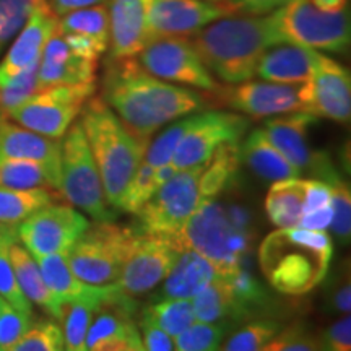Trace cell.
I'll use <instances>...</instances> for the list:
<instances>
[{"label":"cell","mask_w":351,"mask_h":351,"mask_svg":"<svg viewBox=\"0 0 351 351\" xmlns=\"http://www.w3.org/2000/svg\"><path fill=\"white\" fill-rule=\"evenodd\" d=\"M179 249L163 236H135L116 285L130 296L143 295L168 276Z\"/></svg>","instance_id":"obj_17"},{"label":"cell","mask_w":351,"mask_h":351,"mask_svg":"<svg viewBox=\"0 0 351 351\" xmlns=\"http://www.w3.org/2000/svg\"><path fill=\"white\" fill-rule=\"evenodd\" d=\"M280 324L274 320H256L247 326L239 328L232 333L225 341V345L219 346V350L225 351H258L265 348V345L274 339L280 332Z\"/></svg>","instance_id":"obj_41"},{"label":"cell","mask_w":351,"mask_h":351,"mask_svg":"<svg viewBox=\"0 0 351 351\" xmlns=\"http://www.w3.org/2000/svg\"><path fill=\"white\" fill-rule=\"evenodd\" d=\"M333 254L326 231L278 228L258 247V265L271 288L283 295L301 296L326 278Z\"/></svg>","instance_id":"obj_3"},{"label":"cell","mask_w":351,"mask_h":351,"mask_svg":"<svg viewBox=\"0 0 351 351\" xmlns=\"http://www.w3.org/2000/svg\"><path fill=\"white\" fill-rule=\"evenodd\" d=\"M232 13L234 8L226 0H152L145 23L147 44L160 38L191 36Z\"/></svg>","instance_id":"obj_15"},{"label":"cell","mask_w":351,"mask_h":351,"mask_svg":"<svg viewBox=\"0 0 351 351\" xmlns=\"http://www.w3.org/2000/svg\"><path fill=\"white\" fill-rule=\"evenodd\" d=\"M155 191V166L143 160L122 192L116 210L130 215L138 213L143 205L152 199Z\"/></svg>","instance_id":"obj_39"},{"label":"cell","mask_w":351,"mask_h":351,"mask_svg":"<svg viewBox=\"0 0 351 351\" xmlns=\"http://www.w3.org/2000/svg\"><path fill=\"white\" fill-rule=\"evenodd\" d=\"M269 15H226L195 33L192 46L208 72L238 85L256 75L263 52L278 44Z\"/></svg>","instance_id":"obj_2"},{"label":"cell","mask_w":351,"mask_h":351,"mask_svg":"<svg viewBox=\"0 0 351 351\" xmlns=\"http://www.w3.org/2000/svg\"><path fill=\"white\" fill-rule=\"evenodd\" d=\"M152 0H111L109 49L111 59L135 57L147 44L145 23Z\"/></svg>","instance_id":"obj_22"},{"label":"cell","mask_w":351,"mask_h":351,"mask_svg":"<svg viewBox=\"0 0 351 351\" xmlns=\"http://www.w3.org/2000/svg\"><path fill=\"white\" fill-rule=\"evenodd\" d=\"M205 165L179 169L168 182L158 187L152 199L135 213L137 234L176 239L200 200V176Z\"/></svg>","instance_id":"obj_9"},{"label":"cell","mask_w":351,"mask_h":351,"mask_svg":"<svg viewBox=\"0 0 351 351\" xmlns=\"http://www.w3.org/2000/svg\"><path fill=\"white\" fill-rule=\"evenodd\" d=\"M306 179L289 178L275 181L265 197L267 217L276 228H296L304 207Z\"/></svg>","instance_id":"obj_30"},{"label":"cell","mask_w":351,"mask_h":351,"mask_svg":"<svg viewBox=\"0 0 351 351\" xmlns=\"http://www.w3.org/2000/svg\"><path fill=\"white\" fill-rule=\"evenodd\" d=\"M142 315L163 328L171 337L179 335L195 322L192 301L184 298H160L145 307Z\"/></svg>","instance_id":"obj_35"},{"label":"cell","mask_w":351,"mask_h":351,"mask_svg":"<svg viewBox=\"0 0 351 351\" xmlns=\"http://www.w3.org/2000/svg\"><path fill=\"white\" fill-rule=\"evenodd\" d=\"M241 161L267 181L300 178L301 173L274 147L263 129H256L239 143Z\"/></svg>","instance_id":"obj_29"},{"label":"cell","mask_w":351,"mask_h":351,"mask_svg":"<svg viewBox=\"0 0 351 351\" xmlns=\"http://www.w3.org/2000/svg\"><path fill=\"white\" fill-rule=\"evenodd\" d=\"M16 238H19L16 228L0 226V296L21 313L33 314L32 302L26 300L23 291L20 289L10 261V244Z\"/></svg>","instance_id":"obj_36"},{"label":"cell","mask_w":351,"mask_h":351,"mask_svg":"<svg viewBox=\"0 0 351 351\" xmlns=\"http://www.w3.org/2000/svg\"><path fill=\"white\" fill-rule=\"evenodd\" d=\"M101 98L130 134L142 140H150L163 125L205 108L200 93L152 75L134 57H109Z\"/></svg>","instance_id":"obj_1"},{"label":"cell","mask_w":351,"mask_h":351,"mask_svg":"<svg viewBox=\"0 0 351 351\" xmlns=\"http://www.w3.org/2000/svg\"><path fill=\"white\" fill-rule=\"evenodd\" d=\"M311 114L346 124L351 117V78L335 59L315 51L311 77Z\"/></svg>","instance_id":"obj_19"},{"label":"cell","mask_w":351,"mask_h":351,"mask_svg":"<svg viewBox=\"0 0 351 351\" xmlns=\"http://www.w3.org/2000/svg\"><path fill=\"white\" fill-rule=\"evenodd\" d=\"M221 99L226 106L254 119L296 111L309 112L311 80L301 83L247 80L223 91Z\"/></svg>","instance_id":"obj_14"},{"label":"cell","mask_w":351,"mask_h":351,"mask_svg":"<svg viewBox=\"0 0 351 351\" xmlns=\"http://www.w3.org/2000/svg\"><path fill=\"white\" fill-rule=\"evenodd\" d=\"M38 62H34L21 70L5 83H0V116H7L21 103H25L29 96L39 90L38 85Z\"/></svg>","instance_id":"obj_40"},{"label":"cell","mask_w":351,"mask_h":351,"mask_svg":"<svg viewBox=\"0 0 351 351\" xmlns=\"http://www.w3.org/2000/svg\"><path fill=\"white\" fill-rule=\"evenodd\" d=\"M59 194L72 207L95 221H114L116 212L106 202L103 182L80 122H73L62 137Z\"/></svg>","instance_id":"obj_7"},{"label":"cell","mask_w":351,"mask_h":351,"mask_svg":"<svg viewBox=\"0 0 351 351\" xmlns=\"http://www.w3.org/2000/svg\"><path fill=\"white\" fill-rule=\"evenodd\" d=\"M98 62L82 59L69 49L62 33L57 29L44 44L38 65L39 90L54 85H77L96 80Z\"/></svg>","instance_id":"obj_21"},{"label":"cell","mask_w":351,"mask_h":351,"mask_svg":"<svg viewBox=\"0 0 351 351\" xmlns=\"http://www.w3.org/2000/svg\"><path fill=\"white\" fill-rule=\"evenodd\" d=\"M249 127L247 117L236 112H200V119L176 147L173 163L178 169L204 165L212 158L219 145L241 142Z\"/></svg>","instance_id":"obj_18"},{"label":"cell","mask_w":351,"mask_h":351,"mask_svg":"<svg viewBox=\"0 0 351 351\" xmlns=\"http://www.w3.org/2000/svg\"><path fill=\"white\" fill-rule=\"evenodd\" d=\"M59 32L62 34L77 33L93 39L101 51L109 46V12L104 3L77 8L59 16Z\"/></svg>","instance_id":"obj_33"},{"label":"cell","mask_w":351,"mask_h":351,"mask_svg":"<svg viewBox=\"0 0 351 351\" xmlns=\"http://www.w3.org/2000/svg\"><path fill=\"white\" fill-rule=\"evenodd\" d=\"M322 350L332 351H350L351 350V319L348 314L333 322L330 327L324 332L320 339Z\"/></svg>","instance_id":"obj_47"},{"label":"cell","mask_w":351,"mask_h":351,"mask_svg":"<svg viewBox=\"0 0 351 351\" xmlns=\"http://www.w3.org/2000/svg\"><path fill=\"white\" fill-rule=\"evenodd\" d=\"M43 2L44 0H0V51L16 36L32 12Z\"/></svg>","instance_id":"obj_43"},{"label":"cell","mask_w":351,"mask_h":351,"mask_svg":"<svg viewBox=\"0 0 351 351\" xmlns=\"http://www.w3.org/2000/svg\"><path fill=\"white\" fill-rule=\"evenodd\" d=\"M60 169L39 161L2 158L0 160V187L10 189H59Z\"/></svg>","instance_id":"obj_32"},{"label":"cell","mask_w":351,"mask_h":351,"mask_svg":"<svg viewBox=\"0 0 351 351\" xmlns=\"http://www.w3.org/2000/svg\"><path fill=\"white\" fill-rule=\"evenodd\" d=\"M228 330V322H202L195 320L186 330L174 337V350L213 351L219 350Z\"/></svg>","instance_id":"obj_37"},{"label":"cell","mask_w":351,"mask_h":351,"mask_svg":"<svg viewBox=\"0 0 351 351\" xmlns=\"http://www.w3.org/2000/svg\"><path fill=\"white\" fill-rule=\"evenodd\" d=\"M138 62L148 73L165 82L215 91L218 83L186 36L160 38L138 52Z\"/></svg>","instance_id":"obj_12"},{"label":"cell","mask_w":351,"mask_h":351,"mask_svg":"<svg viewBox=\"0 0 351 351\" xmlns=\"http://www.w3.org/2000/svg\"><path fill=\"white\" fill-rule=\"evenodd\" d=\"M32 324V314L21 313L7 302L0 311V351H12Z\"/></svg>","instance_id":"obj_46"},{"label":"cell","mask_w":351,"mask_h":351,"mask_svg":"<svg viewBox=\"0 0 351 351\" xmlns=\"http://www.w3.org/2000/svg\"><path fill=\"white\" fill-rule=\"evenodd\" d=\"M315 49L293 43H278L263 52L256 75L262 80L280 83H301L311 80Z\"/></svg>","instance_id":"obj_24"},{"label":"cell","mask_w":351,"mask_h":351,"mask_svg":"<svg viewBox=\"0 0 351 351\" xmlns=\"http://www.w3.org/2000/svg\"><path fill=\"white\" fill-rule=\"evenodd\" d=\"M62 199L54 189L0 187V226L19 228L36 210Z\"/></svg>","instance_id":"obj_31"},{"label":"cell","mask_w":351,"mask_h":351,"mask_svg":"<svg viewBox=\"0 0 351 351\" xmlns=\"http://www.w3.org/2000/svg\"><path fill=\"white\" fill-rule=\"evenodd\" d=\"M236 13L245 15H269L289 0H226Z\"/></svg>","instance_id":"obj_51"},{"label":"cell","mask_w":351,"mask_h":351,"mask_svg":"<svg viewBox=\"0 0 351 351\" xmlns=\"http://www.w3.org/2000/svg\"><path fill=\"white\" fill-rule=\"evenodd\" d=\"M199 119L200 112L194 114V116L187 114V117L171 124L168 129H165L155 140H153V142H150V145H148L147 153H145V161H148V163L155 166V168L169 163V161L173 160L176 147H178L179 142H181L184 135H186L189 130L194 129Z\"/></svg>","instance_id":"obj_38"},{"label":"cell","mask_w":351,"mask_h":351,"mask_svg":"<svg viewBox=\"0 0 351 351\" xmlns=\"http://www.w3.org/2000/svg\"><path fill=\"white\" fill-rule=\"evenodd\" d=\"M44 282L60 302H69L85 298H98L103 300L112 291L114 283L90 285L77 278L69 267L67 254H51L36 258Z\"/></svg>","instance_id":"obj_26"},{"label":"cell","mask_w":351,"mask_h":351,"mask_svg":"<svg viewBox=\"0 0 351 351\" xmlns=\"http://www.w3.org/2000/svg\"><path fill=\"white\" fill-rule=\"evenodd\" d=\"M267 351H313L322 350L320 339H315L302 326H289L280 332L265 345Z\"/></svg>","instance_id":"obj_45"},{"label":"cell","mask_w":351,"mask_h":351,"mask_svg":"<svg viewBox=\"0 0 351 351\" xmlns=\"http://www.w3.org/2000/svg\"><path fill=\"white\" fill-rule=\"evenodd\" d=\"M65 43H67L69 49L73 52V54L82 57V59H88V60H96L98 62L103 51L99 49V46L96 44L93 39L83 36V34H77V33H67L62 34Z\"/></svg>","instance_id":"obj_50"},{"label":"cell","mask_w":351,"mask_h":351,"mask_svg":"<svg viewBox=\"0 0 351 351\" xmlns=\"http://www.w3.org/2000/svg\"><path fill=\"white\" fill-rule=\"evenodd\" d=\"M319 117L309 112H288V116L274 117L263 122V132L278 150L295 168L302 173L309 171L317 179L332 181L337 171L326 153L311 150L307 145V130L317 122Z\"/></svg>","instance_id":"obj_16"},{"label":"cell","mask_w":351,"mask_h":351,"mask_svg":"<svg viewBox=\"0 0 351 351\" xmlns=\"http://www.w3.org/2000/svg\"><path fill=\"white\" fill-rule=\"evenodd\" d=\"M311 3L322 12H340L348 8V0H311Z\"/></svg>","instance_id":"obj_54"},{"label":"cell","mask_w":351,"mask_h":351,"mask_svg":"<svg viewBox=\"0 0 351 351\" xmlns=\"http://www.w3.org/2000/svg\"><path fill=\"white\" fill-rule=\"evenodd\" d=\"M96 88V82L41 88L5 117L46 137L62 140Z\"/></svg>","instance_id":"obj_10"},{"label":"cell","mask_w":351,"mask_h":351,"mask_svg":"<svg viewBox=\"0 0 351 351\" xmlns=\"http://www.w3.org/2000/svg\"><path fill=\"white\" fill-rule=\"evenodd\" d=\"M91 223L65 204H49L29 215L16 228L19 241L34 258L67 254Z\"/></svg>","instance_id":"obj_11"},{"label":"cell","mask_w":351,"mask_h":351,"mask_svg":"<svg viewBox=\"0 0 351 351\" xmlns=\"http://www.w3.org/2000/svg\"><path fill=\"white\" fill-rule=\"evenodd\" d=\"M80 124L98 166L106 202L117 208L125 186L145 160L150 140L130 134L106 101L96 96L83 106Z\"/></svg>","instance_id":"obj_4"},{"label":"cell","mask_w":351,"mask_h":351,"mask_svg":"<svg viewBox=\"0 0 351 351\" xmlns=\"http://www.w3.org/2000/svg\"><path fill=\"white\" fill-rule=\"evenodd\" d=\"M332 187V208H333V217H332V232L341 244L348 243L350 234H351V195H350V187L340 176H337L335 179H332L330 182Z\"/></svg>","instance_id":"obj_44"},{"label":"cell","mask_w":351,"mask_h":351,"mask_svg":"<svg viewBox=\"0 0 351 351\" xmlns=\"http://www.w3.org/2000/svg\"><path fill=\"white\" fill-rule=\"evenodd\" d=\"M140 335H142L143 348L148 351H171L174 350V337L166 333L163 328H160L156 324H153L150 319L140 317L138 322Z\"/></svg>","instance_id":"obj_48"},{"label":"cell","mask_w":351,"mask_h":351,"mask_svg":"<svg viewBox=\"0 0 351 351\" xmlns=\"http://www.w3.org/2000/svg\"><path fill=\"white\" fill-rule=\"evenodd\" d=\"M60 148L62 142L46 137L13 121L0 116V160L20 158L33 160L60 169Z\"/></svg>","instance_id":"obj_23"},{"label":"cell","mask_w":351,"mask_h":351,"mask_svg":"<svg viewBox=\"0 0 351 351\" xmlns=\"http://www.w3.org/2000/svg\"><path fill=\"white\" fill-rule=\"evenodd\" d=\"M218 276L217 267L207 257L200 256L192 249H184L179 252L178 261L166 276V282L156 300L160 298H184L192 300L207 285Z\"/></svg>","instance_id":"obj_25"},{"label":"cell","mask_w":351,"mask_h":351,"mask_svg":"<svg viewBox=\"0 0 351 351\" xmlns=\"http://www.w3.org/2000/svg\"><path fill=\"white\" fill-rule=\"evenodd\" d=\"M135 236L137 232L132 228L114 221H96L67 252L69 267L85 283H116Z\"/></svg>","instance_id":"obj_8"},{"label":"cell","mask_w":351,"mask_h":351,"mask_svg":"<svg viewBox=\"0 0 351 351\" xmlns=\"http://www.w3.org/2000/svg\"><path fill=\"white\" fill-rule=\"evenodd\" d=\"M327 306L332 313L335 314H348L351 307V289H350V275L348 267H346L345 274L340 276L330 289L327 291Z\"/></svg>","instance_id":"obj_49"},{"label":"cell","mask_w":351,"mask_h":351,"mask_svg":"<svg viewBox=\"0 0 351 351\" xmlns=\"http://www.w3.org/2000/svg\"><path fill=\"white\" fill-rule=\"evenodd\" d=\"M333 217V208L332 205L322 208L311 210V212H304L301 215L300 219V228L304 230H313V231H326L327 228H330Z\"/></svg>","instance_id":"obj_52"},{"label":"cell","mask_w":351,"mask_h":351,"mask_svg":"<svg viewBox=\"0 0 351 351\" xmlns=\"http://www.w3.org/2000/svg\"><path fill=\"white\" fill-rule=\"evenodd\" d=\"M99 3H106V0H49V5L57 16H62L77 8L99 5Z\"/></svg>","instance_id":"obj_53"},{"label":"cell","mask_w":351,"mask_h":351,"mask_svg":"<svg viewBox=\"0 0 351 351\" xmlns=\"http://www.w3.org/2000/svg\"><path fill=\"white\" fill-rule=\"evenodd\" d=\"M7 304V301L5 300H3V298L2 296H0V311H2L3 309V306H5Z\"/></svg>","instance_id":"obj_55"},{"label":"cell","mask_w":351,"mask_h":351,"mask_svg":"<svg viewBox=\"0 0 351 351\" xmlns=\"http://www.w3.org/2000/svg\"><path fill=\"white\" fill-rule=\"evenodd\" d=\"M108 298V296H106ZM103 298V300H106ZM103 300L98 298H85V300L69 301L62 304V322L64 332V350L85 351L86 332L90 328L93 315Z\"/></svg>","instance_id":"obj_34"},{"label":"cell","mask_w":351,"mask_h":351,"mask_svg":"<svg viewBox=\"0 0 351 351\" xmlns=\"http://www.w3.org/2000/svg\"><path fill=\"white\" fill-rule=\"evenodd\" d=\"M64 350L62 327L54 320H39L29 326L12 351H60Z\"/></svg>","instance_id":"obj_42"},{"label":"cell","mask_w":351,"mask_h":351,"mask_svg":"<svg viewBox=\"0 0 351 351\" xmlns=\"http://www.w3.org/2000/svg\"><path fill=\"white\" fill-rule=\"evenodd\" d=\"M10 261L15 270L16 282L23 291L26 300L41 307L52 319L60 320L62 317V302H60L44 282L39 265L32 254L26 251L19 238L13 239L10 244Z\"/></svg>","instance_id":"obj_27"},{"label":"cell","mask_w":351,"mask_h":351,"mask_svg":"<svg viewBox=\"0 0 351 351\" xmlns=\"http://www.w3.org/2000/svg\"><path fill=\"white\" fill-rule=\"evenodd\" d=\"M59 29V16L52 10L49 2L44 0L43 3L34 8L21 29L16 33V38L5 57L0 62V83H5L19 75L21 70L38 62L44 44L47 43L52 34Z\"/></svg>","instance_id":"obj_20"},{"label":"cell","mask_w":351,"mask_h":351,"mask_svg":"<svg viewBox=\"0 0 351 351\" xmlns=\"http://www.w3.org/2000/svg\"><path fill=\"white\" fill-rule=\"evenodd\" d=\"M280 43H293L315 51L345 54L350 49V10L322 12L311 0H289L269 13Z\"/></svg>","instance_id":"obj_6"},{"label":"cell","mask_w":351,"mask_h":351,"mask_svg":"<svg viewBox=\"0 0 351 351\" xmlns=\"http://www.w3.org/2000/svg\"><path fill=\"white\" fill-rule=\"evenodd\" d=\"M137 302L114 283L86 332L85 350L91 351H143L140 328L135 320Z\"/></svg>","instance_id":"obj_13"},{"label":"cell","mask_w":351,"mask_h":351,"mask_svg":"<svg viewBox=\"0 0 351 351\" xmlns=\"http://www.w3.org/2000/svg\"><path fill=\"white\" fill-rule=\"evenodd\" d=\"M247 213L241 207L218 200L200 199L173 244L179 251L192 249L207 257L218 274H231L245 263L251 234Z\"/></svg>","instance_id":"obj_5"},{"label":"cell","mask_w":351,"mask_h":351,"mask_svg":"<svg viewBox=\"0 0 351 351\" xmlns=\"http://www.w3.org/2000/svg\"><path fill=\"white\" fill-rule=\"evenodd\" d=\"M191 301L195 320H202V322H226L230 319L239 322L252 315L247 306L232 291L226 276L219 274Z\"/></svg>","instance_id":"obj_28"}]
</instances>
